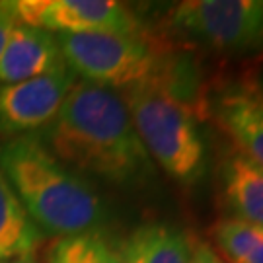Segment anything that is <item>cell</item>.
<instances>
[{
  "mask_svg": "<svg viewBox=\"0 0 263 263\" xmlns=\"http://www.w3.org/2000/svg\"><path fill=\"white\" fill-rule=\"evenodd\" d=\"M39 139L76 174L115 187H142L156 172L123 96L80 78Z\"/></svg>",
  "mask_w": 263,
  "mask_h": 263,
  "instance_id": "6da1fadb",
  "label": "cell"
},
{
  "mask_svg": "<svg viewBox=\"0 0 263 263\" xmlns=\"http://www.w3.org/2000/svg\"><path fill=\"white\" fill-rule=\"evenodd\" d=\"M0 172L39 230L53 238L102 230L107 207L96 187L63 164L39 137L0 144Z\"/></svg>",
  "mask_w": 263,
  "mask_h": 263,
  "instance_id": "7a4b0ae2",
  "label": "cell"
},
{
  "mask_svg": "<svg viewBox=\"0 0 263 263\" xmlns=\"http://www.w3.org/2000/svg\"><path fill=\"white\" fill-rule=\"evenodd\" d=\"M121 96L152 164L185 187L197 185L207 166V146L193 109L152 84Z\"/></svg>",
  "mask_w": 263,
  "mask_h": 263,
  "instance_id": "3957f363",
  "label": "cell"
},
{
  "mask_svg": "<svg viewBox=\"0 0 263 263\" xmlns=\"http://www.w3.org/2000/svg\"><path fill=\"white\" fill-rule=\"evenodd\" d=\"M66 66L76 78L125 92L135 86L156 84L170 57L142 35L121 33H59Z\"/></svg>",
  "mask_w": 263,
  "mask_h": 263,
  "instance_id": "277c9868",
  "label": "cell"
},
{
  "mask_svg": "<svg viewBox=\"0 0 263 263\" xmlns=\"http://www.w3.org/2000/svg\"><path fill=\"white\" fill-rule=\"evenodd\" d=\"M174 33L224 53L263 49V0H185L168 14Z\"/></svg>",
  "mask_w": 263,
  "mask_h": 263,
  "instance_id": "5b68a950",
  "label": "cell"
},
{
  "mask_svg": "<svg viewBox=\"0 0 263 263\" xmlns=\"http://www.w3.org/2000/svg\"><path fill=\"white\" fill-rule=\"evenodd\" d=\"M16 18L51 33H121L142 35L133 10L115 0H18Z\"/></svg>",
  "mask_w": 263,
  "mask_h": 263,
  "instance_id": "8992f818",
  "label": "cell"
},
{
  "mask_svg": "<svg viewBox=\"0 0 263 263\" xmlns=\"http://www.w3.org/2000/svg\"><path fill=\"white\" fill-rule=\"evenodd\" d=\"M78 80L65 66L51 74L0 84V137H39L55 121L70 88Z\"/></svg>",
  "mask_w": 263,
  "mask_h": 263,
  "instance_id": "52a82bcc",
  "label": "cell"
},
{
  "mask_svg": "<svg viewBox=\"0 0 263 263\" xmlns=\"http://www.w3.org/2000/svg\"><path fill=\"white\" fill-rule=\"evenodd\" d=\"M211 113L244 156L263 168V96L259 86L230 84L211 98Z\"/></svg>",
  "mask_w": 263,
  "mask_h": 263,
  "instance_id": "ba28073f",
  "label": "cell"
},
{
  "mask_svg": "<svg viewBox=\"0 0 263 263\" xmlns=\"http://www.w3.org/2000/svg\"><path fill=\"white\" fill-rule=\"evenodd\" d=\"M65 66L55 33L16 22L0 55V84L39 78Z\"/></svg>",
  "mask_w": 263,
  "mask_h": 263,
  "instance_id": "9c48e42d",
  "label": "cell"
},
{
  "mask_svg": "<svg viewBox=\"0 0 263 263\" xmlns=\"http://www.w3.org/2000/svg\"><path fill=\"white\" fill-rule=\"evenodd\" d=\"M125 263H191V240L178 226L146 222L119 244Z\"/></svg>",
  "mask_w": 263,
  "mask_h": 263,
  "instance_id": "30bf717a",
  "label": "cell"
},
{
  "mask_svg": "<svg viewBox=\"0 0 263 263\" xmlns=\"http://www.w3.org/2000/svg\"><path fill=\"white\" fill-rule=\"evenodd\" d=\"M222 195L234 218L263 226V168L242 152H232L222 164Z\"/></svg>",
  "mask_w": 263,
  "mask_h": 263,
  "instance_id": "8fae6325",
  "label": "cell"
},
{
  "mask_svg": "<svg viewBox=\"0 0 263 263\" xmlns=\"http://www.w3.org/2000/svg\"><path fill=\"white\" fill-rule=\"evenodd\" d=\"M43 242L45 234L31 220L0 172V263L35 257Z\"/></svg>",
  "mask_w": 263,
  "mask_h": 263,
  "instance_id": "7c38bea8",
  "label": "cell"
},
{
  "mask_svg": "<svg viewBox=\"0 0 263 263\" xmlns=\"http://www.w3.org/2000/svg\"><path fill=\"white\" fill-rule=\"evenodd\" d=\"M213 240L226 263H263V226L226 216L213 226Z\"/></svg>",
  "mask_w": 263,
  "mask_h": 263,
  "instance_id": "4fadbf2b",
  "label": "cell"
},
{
  "mask_svg": "<svg viewBox=\"0 0 263 263\" xmlns=\"http://www.w3.org/2000/svg\"><path fill=\"white\" fill-rule=\"evenodd\" d=\"M47 263H125L119 244L102 230L57 238L47 250Z\"/></svg>",
  "mask_w": 263,
  "mask_h": 263,
  "instance_id": "5bb4252c",
  "label": "cell"
},
{
  "mask_svg": "<svg viewBox=\"0 0 263 263\" xmlns=\"http://www.w3.org/2000/svg\"><path fill=\"white\" fill-rule=\"evenodd\" d=\"M16 12H14V2L12 0H0V55L6 47V41H8V35L12 28L16 26Z\"/></svg>",
  "mask_w": 263,
  "mask_h": 263,
  "instance_id": "9a60e30c",
  "label": "cell"
},
{
  "mask_svg": "<svg viewBox=\"0 0 263 263\" xmlns=\"http://www.w3.org/2000/svg\"><path fill=\"white\" fill-rule=\"evenodd\" d=\"M191 263H226L209 242H191Z\"/></svg>",
  "mask_w": 263,
  "mask_h": 263,
  "instance_id": "2e32d148",
  "label": "cell"
},
{
  "mask_svg": "<svg viewBox=\"0 0 263 263\" xmlns=\"http://www.w3.org/2000/svg\"><path fill=\"white\" fill-rule=\"evenodd\" d=\"M4 263H39L35 257H24V259H14V261H4Z\"/></svg>",
  "mask_w": 263,
  "mask_h": 263,
  "instance_id": "e0dca14e",
  "label": "cell"
},
{
  "mask_svg": "<svg viewBox=\"0 0 263 263\" xmlns=\"http://www.w3.org/2000/svg\"><path fill=\"white\" fill-rule=\"evenodd\" d=\"M259 92H261V96H263V84H261V86H259Z\"/></svg>",
  "mask_w": 263,
  "mask_h": 263,
  "instance_id": "ac0fdd59",
  "label": "cell"
}]
</instances>
